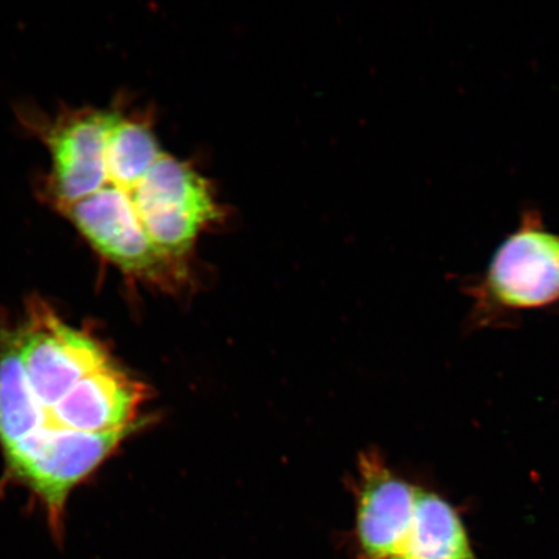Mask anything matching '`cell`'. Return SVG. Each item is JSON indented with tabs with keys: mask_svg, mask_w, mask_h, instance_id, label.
Segmentation results:
<instances>
[{
	"mask_svg": "<svg viewBox=\"0 0 559 559\" xmlns=\"http://www.w3.org/2000/svg\"><path fill=\"white\" fill-rule=\"evenodd\" d=\"M16 115L50 159L41 204L130 282L190 288L198 243L227 212L204 175L164 150L153 115L126 94L102 107L21 104Z\"/></svg>",
	"mask_w": 559,
	"mask_h": 559,
	"instance_id": "1",
	"label": "cell"
},
{
	"mask_svg": "<svg viewBox=\"0 0 559 559\" xmlns=\"http://www.w3.org/2000/svg\"><path fill=\"white\" fill-rule=\"evenodd\" d=\"M465 290L474 321L484 325L559 305V233L547 225L539 207L522 209L516 226Z\"/></svg>",
	"mask_w": 559,
	"mask_h": 559,
	"instance_id": "2",
	"label": "cell"
},
{
	"mask_svg": "<svg viewBox=\"0 0 559 559\" xmlns=\"http://www.w3.org/2000/svg\"><path fill=\"white\" fill-rule=\"evenodd\" d=\"M353 487L356 559H400L424 487L396 474L374 451L361 454Z\"/></svg>",
	"mask_w": 559,
	"mask_h": 559,
	"instance_id": "3",
	"label": "cell"
},
{
	"mask_svg": "<svg viewBox=\"0 0 559 559\" xmlns=\"http://www.w3.org/2000/svg\"><path fill=\"white\" fill-rule=\"evenodd\" d=\"M400 559H478L457 510L424 488L414 531Z\"/></svg>",
	"mask_w": 559,
	"mask_h": 559,
	"instance_id": "4",
	"label": "cell"
}]
</instances>
